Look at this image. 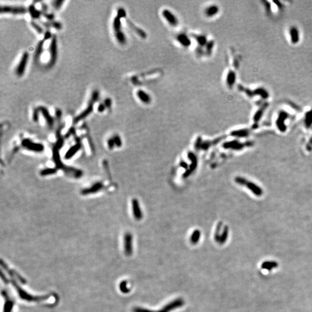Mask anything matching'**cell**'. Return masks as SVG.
Here are the masks:
<instances>
[{
  "mask_svg": "<svg viewBox=\"0 0 312 312\" xmlns=\"http://www.w3.org/2000/svg\"><path fill=\"white\" fill-rule=\"evenodd\" d=\"M61 129V127L58 129L57 131V136L58 139L53 149V157L55 162L58 168L62 169L68 175L72 176L75 178H79L83 175V172L81 171L75 169V168H72V167H68L64 165L61 162V161L60 160L59 151L64 144V139L61 138V136L60 135Z\"/></svg>",
  "mask_w": 312,
  "mask_h": 312,
  "instance_id": "obj_1",
  "label": "cell"
},
{
  "mask_svg": "<svg viewBox=\"0 0 312 312\" xmlns=\"http://www.w3.org/2000/svg\"><path fill=\"white\" fill-rule=\"evenodd\" d=\"M99 97V91L97 90L93 91L91 94V98L90 99V101H89V104L87 108L82 112H81L78 116L74 118V123H77L80 120L87 117L89 115H90L92 113V112L93 111V109H94V105L95 102L98 100Z\"/></svg>",
  "mask_w": 312,
  "mask_h": 312,
  "instance_id": "obj_2",
  "label": "cell"
},
{
  "mask_svg": "<svg viewBox=\"0 0 312 312\" xmlns=\"http://www.w3.org/2000/svg\"><path fill=\"white\" fill-rule=\"evenodd\" d=\"M235 182L242 186H246L249 190H250L254 195L258 196H260L262 195L263 191L262 189L257 186L255 183H254L252 182H249L247 179L242 177H236L235 179Z\"/></svg>",
  "mask_w": 312,
  "mask_h": 312,
  "instance_id": "obj_3",
  "label": "cell"
},
{
  "mask_svg": "<svg viewBox=\"0 0 312 312\" xmlns=\"http://www.w3.org/2000/svg\"><path fill=\"white\" fill-rule=\"evenodd\" d=\"M50 59L47 65L48 68H52L56 64L57 59V41L56 35H53L50 45Z\"/></svg>",
  "mask_w": 312,
  "mask_h": 312,
  "instance_id": "obj_4",
  "label": "cell"
},
{
  "mask_svg": "<svg viewBox=\"0 0 312 312\" xmlns=\"http://www.w3.org/2000/svg\"><path fill=\"white\" fill-rule=\"evenodd\" d=\"M161 15L165 21L171 27H175L179 25V21L175 14L168 9L162 10Z\"/></svg>",
  "mask_w": 312,
  "mask_h": 312,
  "instance_id": "obj_5",
  "label": "cell"
},
{
  "mask_svg": "<svg viewBox=\"0 0 312 312\" xmlns=\"http://www.w3.org/2000/svg\"><path fill=\"white\" fill-rule=\"evenodd\" d=\"M21 145L25 149L35 152H42L44 150V146L42 144L35 143L30 139H23Z\"/></svg>",
  "mask_w": 312,
  "mask_h": 312,
  "instance_id": "obj_6",
  "label": "cell"
},
{
  "mask_svg": "<svg viewBox=\"0 0 312 312\" xmlns=\"http://www.w3.org/2000/svg\"><path fill=\"white\" fill-rule=\"evenodd\" d=\"M28 59H29V54L27 52H24L23 54L22 55L19 63L16 68L15 72H16V74L17 75V76L20 77L24 75L25 71H26L27 64L28 61Z\"/></svg>",
  "mask_w": 312,
  "mask_h": 312,
  "instance_id": "obj_7",
  "label": "cell"
},
{
  "mask_svg": "<svg viewBox=\"0 0 312 312\" xmlns=\"http://www.w3.org/2000/svg\"><path fill=\"white\" fill-rule=\"evenodd\" d=\"M1 13H10L13 14H23L27 12V9L24 6H1Z\"/></svg>",
  "mask_w": 312,
  "mask_h": 312,
  "instance_id": "obj_8",
  "label": "cell"
},
{
  "mask_svg": "<svg viewBox=\"0 0 312 312\" xmlns=\"http://www.w3.org/2000/svg\"><path fill=\"white\" fill-rule=\"evenodd\" d=\"M176 39L179 45L184 48H188L191 45V40L190 37L185 33L181 32L176 35Z\"/></svg>",
  "mask_w": 312,
  "mask_h": 312,
  "instance_id": "obj_9",
  "label": "cell"
},
{
  "mask_svg": "<svg viewBox=\"0 0 312 312\" xmlns=\"http://www.w3.org/2000/svg\"><path fill=\"white\" fill-rule=\"evenodd\" d=\"M137 96L139 100L144 105H149L152 101L150 94L144 90H138L137 91Z\"/></svg>",
  "mask_w": 312,
  "mask_h": 312,
  "instance_id": "obj_10",
  "label": "cell"
},
{
  "mask_svg": "<svg viewBox=\"0 0 312 312\" xmlns=\"http://www.w3.org/2000/svg\"><path fill=\"white\" fill-rule=\"evenodd\" d=\"M38 108L39 109V112L42 113L44 118L46 120V121L49 128H53L54 126L55 120L54 118L50 115L48 109L43 106H39V107H38Z\"/></svg>",
  "mask_w": 312,
  "mask_h": 312,
  "instance_id": "obj_11",
  "label": "cell"
},
{
  "mask_svg": "<svg viewBox=\"0 0 312 312\" xmlns=\"http://www.w3.org/2000/svg\"><path fill=\"white\" fill-rule=\"evenodd\" d=\"M220 12V8L216 4H211L204 10V14L208 18H212L216 16Z\"/></svg>",
  "mask_w": 312,
  "mask_h": 312,
  "instance_id": "obj_12",
  "label": "cell"
},
{
  "mask_svg": "<svg viewBox=\"0 0 312 312\" xmlns=\"http://www.w3.org/2000/svg\"><path fill=\"white\" fill-rule=\"evenodd\" d=\"M132 210L134 217L137 220H140L143 217V214L140 209L139 202L136 198L132 200Z\"/></svg>",
  "mask_w": 312,
  "mask_h": 312,
  "instance_id": "obj_13",
  "label": "cell"
},
{
  "mask_svg": "<svg viewBox=\"0 0 312 312\" xmlns=\"http://www.w3.org/2000/svg\"><path fill=\"white\" fill-rule=\"evenodd\" d=\"M104 187V184L101 182H97L91 186L89 188L83 189L81 191V194L82 195H88L98 192L99 190L102 189Z\"/></svg>",
  "mask_w": 312,
  "mask_h": 312,
  "instance_id": "obj_14",
  "label": "cell"
},
{
  "mask_svg": "<svg viewBox=\"0 0 312 312\" xmlns=\"http://www.w3.org/2000/svg\"><path fill=\"white\" fill-rule=\"evenodd\" d=\"M299 31L295 26H291L289 30V36L291 42L295 45L299 41Z\"/></svg>",
  "mask_w": 312,
  "mask_h": 312,
  "instance_id": "obj_15",
  "label": "cell"
},
{
  "mask_svg": "<svg viewBox=\"0 0 312 312\" xmlns=\"http://www.w3.org/2000/svg\"><path fill=\"white\" fill-rule=\"evenodd\" d=\"M81 147H82L81 143L80 142V140L78 139V142L77 144L72 146L66 153L65 155V159L71 158L81 149Z\"/></svg>",
  "mask_w": 312,
  "mask_h": 312,
  "instance_id": "obj_16",
  "label": "cell"
},
{
  "mask_svg": "<svg viewBox=\"0 0 312 312\" xmlns=\"http://www.w3.org/2000/svg\"><path fill=\"white\" fill-rule=\"evenodd\" d=\"M44 41H45L44 39L43 40H41L39 41L38 43L37 44V48H36V50H35V54H34V61L35 62H37V63L39 62L40 55L42 53L43 49Z\"/></svg>",
  "mask_w": 312,
  "mask_h": 312,
  "instance_id": "obj_17",
  "label": "cell"
},
{
  "mask_svg": "<svg viewBox=\"0 0 312 312\" xmlns=\"http://www.w3.org/2000/svg\"><path fill=\"white\" fill-rule=\"evenodd\" d=\"M28 11L31 18L34 19H39L40 16H41V15H42V12H41L40 11L38 10L35 8V5L34 4H31V5L29 6Z\"/></svg>",
  "mask_w": 312,
  "mask_h": 312,
  "instance_id": "obj_18",
  "label": "cell"
},
{
  "mask_svg": "<svg viewBox=\"0 0 312 312\" xmlns=\"http://www.w3.org/2000/svg\"><path fill=\"white\" fill-rule=\"evenodd\" d=\"M236 74L233 71H230L226 76V83L228 87H232L235 83Z\"/></svg>",
  "mask_w": 312,
  "mask_h": 312,
  "instance_id": "obj_19",
  "label": "cell"
},
{
  "mask_svg": "<svg viewBox=\"0 0 312 312\" xmlns=\"http://www.w3.org/2000/svg\"><path fill=\"white\" fill-rule=\"evenodd\" d=\"M224 146L226 149H233L234 150H239L243 147V145L241 143H239L237 141H231L227 143H225L224 145Z\"/></svg>",
  "mask_w": 312,
  "mask_h": 312,
  "instance_id": "obj_20",
  "label": "cell"
},
{
  "mask_svg": "<svg viewBox=\"0 0 312 312\" xmlns=\"http://www.w3.org/2000/svg\"><path fill=\"white\" fill-rule=\"evenodd\" d=\"M41 23L47 28H49L52 27L58 30H60L62 28V24L59 21H48V22L42 21L41 22Z\"/></svg>",
  "mask_w": 312,
  "mask_h": 312,
  "instance_id": "obj_21",
  "label": "cell"
},
{
  "mask_svg": "<svg viewBox=\"0 0 312 312\" xmlns=\"http://www.w3.org/2000/svg\"><path fill=\"white\" fill-rule=\"evenodd\" d=\"M115 38L118 43L120 45H125L127 42V38L125 34L121 30L117 33H115Z\"/></svg>",
  "mask_w": 312,
  "mask_h": 312,
  "instance_id": "obj_22",
  "label": "cell"
},
{
  "mask_svg": "<svg viewBox=\"0 0 312 312\" xmlns=\"http://www.w3.org/2000/svg\"><path fill=\"white\" fill-rule=\"evenodd\" d=\"M195 39L199 45V47H204V46H206L209 42L207 38L203 35H195Z\"/></svg>",
  "mask_w": 312,
  "mask_h": 312,
  "instance_id": "obj_23",
  "label": "cell"
},
{
  "mask_svg": "<svg viewBox=\"0 0 312 312\" xmlns=\"http://www.w3.org/2000/svg\"><path fill=\"white\" fill-rule=\"evenodd\" d=\"M131 242H132V236L129 233L125 235L124 236V245L127 252H130L131 247Z\"/></svg>",
  "mask_w": 312,
  "mask_h": 312,
  "instance_id": "obj_24",
  "label": "cell"
},
{
  "mask_svg": "<svg viewBox=\"0 0 312 312\" xmlns=\"http://www.w3.org/2000/svg\"><path fill=\"white\" fill-rule=\"evenodd\" d=\"M113 28L115 33H117L118 31H121V19L116 16L115 18L113 21Z\"/></svg>",
  "mask_w": 312,
  "mask_h": 312,
  "instance_id": "obj_25",
  "label": "cell"
},
{
  "mask_svg": "<svg viewBox=\"0 0 312 312\" xmlns=\"http://www.w3.org/2000/svg\"><path fill=\"white\" fill-rule=\"evenodd\" d=\"M249 135V131L247 130H240L234 131L231 133V135L235 137H247Z\"/></svg>",
  "mask_w": 312,
  "mask_h": 312,
  "instance_id": "obj_26",
  "label": "cell"
},
{
  "mask_svg": "<svg viewBox=\"0 0 312 312\" xmlns=\"http://www.w3.org/2000/svg\"><path fill=\"white\" fill-rule=\"evenodd\" d=\"M57 172V169L56 168H46L40 172V175L42 176L50 175L55 174Z\"/></svg>",
  "mask_w": 312,
  "mask_h": 312,
  "instance_id": "obj_27",
  "label": "cell"
},
{
  "mask_svg": "<svg viewBox=\"0 0 312 312\" xmlns=\"http://www.w3.org/2000/svg\"><path fill=\"white\" fill-rule=\"evenodd\" d=\"M31 26L36 30V31L40 34H42L43 33V28L38 25L37 23H36L35 21H31Z\"/></svg>",
  "mask_w": 312,
  "mask_h": 312,
  "instance_id": "obj_28",
  "label": "cell"
},
{
  "mask_svg": "<svg viewBox=\"0 0 312 312\" xmlns=\"http://www.w3.org/2000/svg\"><path fill=\"white\" fill-rule=\"evenodd\" d=\"M64 2V1H61V0H56V1H52V5L53 6V8L56 9V10H58L59 9H60L62 4Z\"/></svg>",
  "mask_w": 312,
  "mask_h": 312,
  "instance_id": "obj_29",
  "label": "cell"
},
{
  "mask_svg": "<svg viewBox=\"0 0 312 312\" xmlns=\"http://www.w3.org/2000/svg\"><path fill=\"white\" fill-rule=\"evenodd\" d=\"M117 16H118V18H120V19L124 18L126 17V11L123 8H119L117 9Z\"/></svg>",
  "mask_w": 312,
  "mask_h": 312,
  "instance_id": "obj_30",
  "label": "cell"
},
{
  "mask_svg": "<svg viewBox=\"0 0 312 312\" xmlns=\"http://www.w3.org/2000/svg\"><path fill=\"white\" fill-rule=\"evenodd\" d=\"M39 111L38 108H36L34 109L33 113V119L34 121L38 122L39 120Z\"/></svg>",
  "mask_w": 312,
  "mask_h": 312,
  "instance_id": "obj_31",
  "label": "cell"
},
{
  "mask_svg": "<svg viewBox=\"0 0 312 312\" xmlns=\"http://www.w3.org/2000/svg\"><path fill=\"white\" fill-rule=\"evenodd\" d=\"M112 138H113V140L115 141V145L117 147H120L121 146V145H122V142H121L120 137H119L118 135H116L113 136Z\"/></svg>",
  "mask_w": 312,
  "mask_h": 312,
  "instance_id": "obj_32",
  "label": "cell"
},
{
  "mask_svg": "<svg viewBox=\"0 0 312 312\" xmlns=\"http://www.w3.org/2000/svg\"><path fill=\"white\" fill-rule=\"evenodd\" d=\"M42 15L45 18L49 20V21H53V20L55 19V15L53 13H45V12H42Z\"/></svg>",
  "mask_w": 312,
  "mask_h": 312,
  "instance_id": "obj_33",
  "label": "cell"
},
{
  "mask_svg": "<svg viewBox=\"0 0 312 312\" xmlns=\"http://www.w3.org/2000/svg\"><path fill=\"white\" fill-rule=\"evenodd\" d=\"M104 105H105L106 108H108V109L111 108V106H112V99L110 98H106L104 100Z\"/></svg>",
  "mask_w": 312,
  "mask_h": 312,
  "instance_id": "obj_34",
  "label": "cell"
},
{
  "mask_svg": "<svg viewBox=\"0 0 312 312\" xmlns=\"http://www.w3.org/2000/svg\"><path fill=\"white\" fill-rule=\"evenodd\" d=\"M108 145L110 149H113L114 146H115V143L113 140V138H109V139L108 140Z\"/></svg>",
  "mask_w": 312,
  "mask_h": 312,
  "instance_id": "obj_35",
  "label": "cell"
},
{
  "mask_svg": "<svg viewBox=\"0 0 312 312\" xmlns=\"http://www.w3.org/2000/svg\"><path fill=\"white\" fill-rule=\"evenodd\" d=\"M51 38H52V35L50 31L49 30H47L46 31H45V33H44V40H48L50 39Z\"/></svg>",
  "mask_w": 312,
  "mask_h": 312,
  "instance_id": "obj_36",
  "label": "cell"
},
{
  "mask_svg": "<svg viewBox=\"0 0 312 312\" xmlns=\"http://www.w3.org/2000/svg\"><path fill=\"white\" fill-rule=\"evenodd\" d=\"M105 108H106V106L104 105V104H100L98 106V111L100 113H102L105 110Z\"/></svg>",
  "mask_w": 312,
  "mask_h": 312,
  "instance_id": "obj_37",
  "label": "cell"
},
{
  "mask_svg": "<svg viewBox=\"0 0 312 312\" xmlns=\"http://www.w3.org/2000/svg\"><path fill=\"white\" fill-rule=\"evenodd\" d=\"M55 114H56V116L57 117V118L60 119L61 117V115H62V112H61V111L60 109H57L56 112H55Z\"/></svg>",
  "mask_w": 312,
  "mask_h": 312,
  "instance_id": "obj_38",
  "label": "cell"
},
{
  "mask_svg": "<svg viewBox=\"0 0 312 312\" xmlns=\"http://www.w3.org/2000/svg\"><path fill=\"white\" fill-rule=\"evenodd\" d=\"M42 8L43 11H46L48 9V6L45 4H42Z\"/></svg>",
  "mask_w": 312,
  "mask_h": 312,
  "instance_id": "obj_39",
  "label": "cell"
}]
</instances>
